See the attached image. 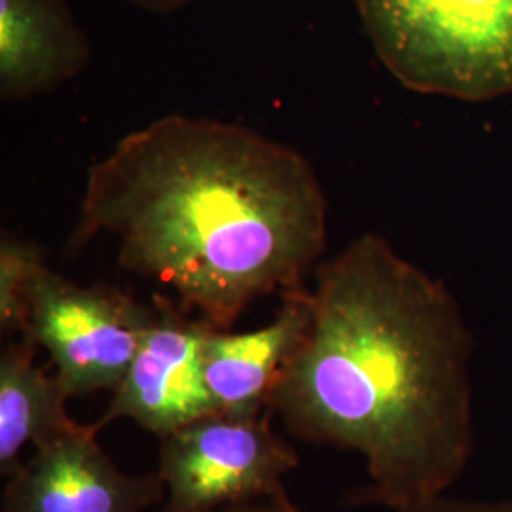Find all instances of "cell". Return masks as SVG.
Returning <instances> with one entry per match:
<instances>
[{"mask_svg": "<svg viewBox=\"0 0 512 512\" xmlns=\"http://www.w3.org/2000/svg\"><path fill=\"white\" fill-rule=\"evenodd\" d=\"M308 304L268 412L300 442L365 459L355 505L450 494L475 454V344L456 296L365 234L317 264Z\"/></svg>", "mask_w": 512, "mask_h": 512, "instance_id": "1", "label": "cell"}, {"mask_svg": "<svg viewBox=\"0 0 512 512\" xmlns=\"http://www.w3.org/2000/svg\"><path fill=\"white\" fill-rule=\"evenodd\" d=\"M116 243L120 268L228 330L258 298L304 287L329 202L296 148L215 118L167 114L88 169L69 251Z\"/></svg>", "mask_w": 512, "mask_h": 512, "instance_id": "2", "label": "cell"}, {"mask_svg": "<svg viewBox=\"0 0 512 512\" xmlns=\"http://www.w3.org/2000/svg\"><path fill=\"white\" fill-rule=\"evenodd\" d=\"M403 88L482 103L512 95V0H351Z\"/></svg>", "mask_w": 512, "mask_h": 512, "instance_id": "3", "label": "cell"}, {"mask_svg": "<svg viewBox=\"0 0 512 512\" xmlns=\"http://www.w3.org/2000/svg\"><path fill=\"white\" fill-rule=\"evenodd\" d=\"M300 459L268 416L207 414L160 439L162 512H213L256 499H287Z\"/></svg>", "mask_w": 512, "mask_h": 512, "instance_id": "4", "label": "cell"}, {"mask_svg": "<svg viewBox=\"0 0 512 512\" xmlns=\"http://www.w3.org/2000/svg\"><path fill=\"white\" fill-rule=\"evenodd\" d=\"M156 308L110 287H84L48 266L29 296V336L50 355L69 397L114 391L150 329Z\"/></svg>", "mask_w": 512, "mask_h": 512, "instance_id": "5", "label": "cell"}, {"mask_svg": "<svg viewBox=\"0 0 512 512\" xmlns=\"http://www.w3.org/2000/svg\"><path fill=\"white\" fill-rule=\"evenodd\" d=\"M156 315L126 376L112 391L107 410L92 427L99 433L118 420L133 421L164 439L207 414L219 412L202 368L207 323L190 319L165 298H154Z\"/></svg>", "mask_w": 512, "mask_h": 512, "instance_id": "6", "label": "cell"}, {"mask_svg": "<svg viewBox=\"0 0 512 512\" xmlns=\"http://www.w3.org/2000/svg\"><path fill=\"white\" fill-rule=\"evenodd\" d=\"M92 425L37 448L8 478L2 512H145L165 499L158 473L126 475Z\"/></svg>", "mask_w": 512, "mask_h": 512, "instance_id": "7", "label": "cell"}, {"mask_svg": "<svg viewBox=\"0 0 512 512\" xmlns=\"http://www.w3.org/2000/svg\"><path fill=\"white\" fill-rule=\"evenodd\" d=\"M281 300L283 304L274 319L260 329L205 330L203 378L219 412L253 418L268 410L275 382L310 325L306 287L281 294Z\"/></svg>", "mask_w": 512, "mask_h": 512, "instance_id": "8", "label": "cell"}, {"mask_svg": "<svg viewBox=\"0 0 512 512\" xmlns=\"http://www.w3.org/2000/svg\"><path fill=\"white\" fill-rule=\"evenodd\" d=\"M92 44L69 0H0V99L42 97L84 73Z\"/></svg>", "mask_w": 512, "mask_h": 512, "instance_id": "9", "label": "cell"}, {"mask_svg": "<svg viewBox=\"0 0 512 512\" xmlns=\"http://www.w3.org/2000/svg\"><path fill=\"white\" fill-rule=\"evenodd\" d=\"M37 349L29 336H19L0 355V473L6 478L21 467L27 444L40 448L82 425L69 416L71 397L57 376L38 366Z\"/></svg>", "mask_w": 512, "mask_h": 512, "instance_id": "10", "label": "cell"}, {"mask_svg": "<svg viewBox=\"0 0 512 512\" xmlns=\"http://www.w3.org/2000/svg\"><path fill=\"white\" fill-rule=\"evenodd\" d=\"M48 266L37 243L2 234L0 239V330L14 338L29 327V296L35 279Z\"/></svg>", "mask_w": 512, "mask_h": 512, "instance_id": "11", "label": "cell"}, {"mask_svg": "<svg viewBox=\"0 0 512 512\" xmlns=\"http://www.w3.org/2000/svg\"><path fill=\"white\" fill-rule=\"evenodd\" d=\"M389 512H512V499H465L446 494Z\"/></svg>", "mask_w": 512, "mask_h": 512, "instance_id": "12", "label": "cell"}, {"mask_svg": "<svg viewBox=\"0 0 512 512\" xmlns=\"http://www.w3.org/2000/svg\"><path fill=\"white\" fill-rule=\"evenodd\" d=\"M213 512H300L296 509L291 497L287 499H256L236 505H226Z\"/></svg>", "mask_w": 512, "mask_h": 512, "instance_id": "13", "label": "cell"}, {"mask_svg": "<svg viewBox=\"0 0 512 512\" xmlns=\"http://www.w3.org/2000/svg\"><path fill=\"white\" fill-rule=\"evenodd\" d=\"M129 6L143 10L147 14H154V16H171L177 14L184 8L194 6L200 0H122Z\"/></svg>", "mask_w": 512, "mask_h": 512, "instance_id": "14", "label": "cell"}]
</instances>
